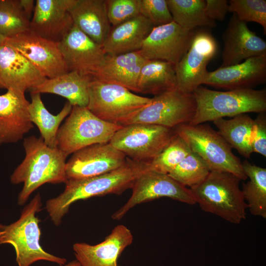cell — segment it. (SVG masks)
<instances>
[{
    "label": "cell",
    "mask_w": 266,
    "mask_h": 266,
    "mask_svg": "<svg viewBox=\"0 0 266 266\" xmlns=\"http://www.w3.org/2000/svg\"><path fill=\"white\" fill-rule=\"evenodd\" d=\"M148 169V162L127 158L123 166L110 172L93 177L68 179L63 193L46 201V209L54 225L58 226L75 201L107 194H121L131 189L137 176Z\"/></svg>",
    "instance_id": "6da1fadb"
},
{
    "label": "cell",
    "mask_w": 266,
    "mask_h": 266,
    "mask_svg": "<svg viewBox=\"0 0 266 266\" xmlns=\"http://www.w3.org/2000/svg\"><path fill=\"white\" fill-rule=\"evenodd\" d=\"M25 157L10 176L13 184L23 183L17 200L23 205L33 192L45 183H66V159L58 147L47 145L41 137L32 135L24 139Z\"/></svg>",
    "instance_id": "7a4b0ae2"
},
{
    "label": "cell",
    "mask_w": 266,
    "mask_h": 266,
    "mask_svg": "<svg viewBox=\"0 0 266 266\" xmlns=\"http://www.w3.org/2000/svg\"><path fill=\"white\" fill-rule=\"evenodd\" d=\"M240 181L230 172L212 170L202 182L189 189L196 203L203 211L238 224L245 219L247 208L239 187Z\"/></svg>",
    "instance_id": "3957f363"
},
{
    "label": "cell",
    "mask_w": 266,
    "mask_h": 266,
    "mask_svg": "<svg viewBox=\"0 0 266 266\" xmlns=\"http://www.w3.org/2000/svg\"><path fill=\"white\" fill-rule=\"evenodd\" d=\"M192 94L196 102V111L189 124L191 125L266 110V90L264 89L219 91L200 86Z\"/></svg>",
    "instance_id": "277c9868"
},
{
    "label": "cell",
    "mask_w": 266,
    "mask_h": 266,
    "mask_svg": "<svg viewBox=\"0 0 266 266\" xmlns=\"http://www.w3.org/2000/svg\"><path fill=\"white\" fill-rule=\"evenodd\" d=\"M41 198L37 194L22 210L15 222L0 224V245L9 244L14 248L18 266H30L38 261H46L63 266L66 260L45 251L40 245L41 234L36 213L41 210Z\"/></svg>",
    "instance_id": "5b68a950"
},
{
    "label": "cell",
    "mask_w": 266,
    "mask_h": 266,
    "mask_svg": "<svg viewBox=\"0 0 266 266\" xmlns=\"http://www.w3.org/2000/svg\"><path fill=\"white\" fill-rule=\"evenodd\" d=\"M176 134L188 144L192 151L198 154L210 171L230 172L241 180L247 177L242 162L232 151V148L219 133L205 124H184L173 129Z\"/></svg>",
    "instance_id": "8992f818"
},
{
    "label": "cell",
    "mask_w": 266,
    "mask_h": 266,
    "mask_svg": "<svg viewBox=\"0 0 266 266\" xmlns=\"http://www.w3.org/2000/svg\"><path fill=\"white\" fill-rule=\"evenodd\" d=\"M151 100V98L136 95L123 86L92 77L87 107L100 119L123 126Z\"/></svg>",
    "instance_id": "52a82bcc"
},
{
    "label": "cell",
    "mask_w": 266,
    "mask_h": 266,
    "mask_svg": "<svg viewBox=\"0 0 266 266\" xmlns=\"http://www.w3.org/2000/svg\"><path fill=\"white\" fill-rule=\"evenodd\" d=\"M122 126L103 121L87 107L73 106L57 135V147L67 156L86 147L109 142Z\"/></svg>",
    "instance_id": "ba28073f"
},
{
    "label": "cell",
    "mask_w": 266,
    "mask_h": 266,
    "mask_svg": "<svg viewBox=\"0 0 266 266\" xmlns=\"http://www.w3.org/2000/svg\"><path fill=\"white\" fill-rule=\"evenodd\" d=\"M174 132L172 129L147 124L122 126L110 143L126 157L138 162H149L169 143Z\"/></svg>",
    "instance_id": "9c48e42d"
},
{
    "label": "cell",
    "mask_w": 266,
    "mask_h": 266,
    "mask_svg": "<svg viewBox=\"0 0 266 266\" xmlns=\"http://www.w3.org/2000/svg\"><path fill=\"white\" fill-rule=\"evenodd\" d=\"M196 111L192 93L177 89L154 96L150 103L123 126L133 124H147L173 129L184 124H190Z\"/></svg>",
    "instance_id": "30bf717a"
},
{
    "label": "cell",
    "mask_w": 266,
    "mask_h": 266,
    "mask_svg": "<svg viewBox=\"0 0 266 266\" xmlns=\"http://www.w3.org/2000/svg\"><path fill=\"white\" fill-rule=\"evenodd\" d=\"M131 189V197L112 214L113 220H120L136 205L161 198H169L189 205L196 204L189 188L180 184L168 174L149 169L137 176Z\"/></svg>",
    "instance_id": "8fae6325"
},
{
    "label": "cell",
    "mask_w": 266,
    "mask_h": 266,
    "mask_svg": "<svg viewBox=\"0 0 266 266\" xmlns=\"http://www.w3.org/2000/svg\"><path fill=\"white\" fill-rule=\"evenodd\" d=\"M218 45L209 33H195L190 46L180 61L175 66L177 89L186 93L193 92L203 81L208 72L206 66L215 56Z\"/></svg>",
    "instance_id": "7c38bea8"
},
{
    "label": "cell",
    "mask_w": 266,
    "mask_h": 266,
    "mask_svg": "<svg viewBox=\"0 0 266 266\" xmlns=\"http://www.w3.org/2000/svg\"><path fill=\"white\" fill-rule=\"evenodd\" d=\"M4 42L24 56L47 78L68 72L58 43L43 38L30 30L5 38Z\"/></svg>",
    "instance_id": "4fadbf2b"
},
{
    "label": "cell",
    "mask_w": 266,
    "mask_h": 266,
    "mask_svg": "<svg viewBox=\"0 0 266 266\" xmlns=\"http://www.w3.org/2000/svg\"><path fill=\"white\" fill-rule=\"evenodd\" d=\"M194 31L174 21L153 28L137 52L146 60H158L176 65L188 51Z\"/></svg>",
    "instance_id": "5bb4252c"
},
{
    "label": "cell",
    "mask_w": 266,
    "mask_h": 266,
    "mask_svg": "<svg viewBox=\"0 0 266 266\" xmlns=\"http://www.w3.org/2000/svg\"><path fill=\"white\" fill-rule=\"evenodd\" d=\"M127 157L110 142L97 143L72 154L66 163L67 180L101 175L123 166Z\"/></svg>",
    "instance_id": "9a60e30c"
},
{
    "label": "cell",
    "mask_w": 266,
    "mask_h": 266,
    "mask_svg": "<svg viewBox=\"0 0 266 266\" xmlns=\"http://www.w3.org/2000/svg\"><path fill=\"white\" fill-rule=\"evenodd\" d=\"M58 46L68 71L92 77L102 64L106 54L97 44L74 24Z\"/></svg>",
    "instance_id": "2e32d148"
},
{
    "label": "cell",
    "mask_w": 266,
    "mask_h": 266,
    "mask_svg": "<svg viewBox=\"0 0 266 266\" xmlns=\"http://www.w3.org/2000/svg\"><path fill=\"white\" fill-rule=\"evenodd\" d=\"M77 0H36L29 30L59 43L73 25L69 10Z\"/></svg>",
    "instance_id": "e0dca14e"
},
{
    "label": "cell",
    "mask_w": 266,
    "mask_h": 266,
    "mask_svg": "<svg viewBox=\"0 0 266 266\" xmlns=\"http://www.w3.org/2000/svg\"><path fill=\"white\" fill-rule=\"evenodd\" d=\"M222 54L224 67L240 63L248 58L266 55V42L251 31L246 22L233 13L222 34Z\"/></svg>",
    "instance_id": "ac0fdd59"
},
{
    "label": "cell",
    "mask_w": 266,
    "mask_h": 266,
    "mask_svg": "<svg viewBox=\"0 0 266 266\" xmlns=\"http://www.w3.org/2000/svg\"><path fill=\"white\" fill-rule=\"evenodd\" d=\"M266 81V55L253 57L236 65L208 71L203 84L231 90L253 89Z\"/></svg>",
    "instance_id": "d6986e66"
},
{
    "label": "cell",
    "mask_w": 266,
    "mask_h": 266,
    "mask_svg": "<svg viewBox=\"0 0 266 266\" xmlns=\"http://www.w3.org/2000/svg\"><path fill=\"white\" fill-rule=\"evenodd\" d=\"M133 238L130 229L119 225L100 243L96 245L75 243L73 250L81 266H119L118 259L132 243Z\"/></svg>",
    "instance_id": "ffe728a7"
},
{
    "label": "cell",
    "mask_w": 266,
    "mask_h": 266,
    "mask_svg": "<svg viewBox=\"0 0 266 266\" xmlns=\"http://www.w3.org/2000/svg\"><path fill=\"white\" fill-rule=\"evenodd\" d=\"M47 79L24 56L4 41L0 45V88L25 93Z\"/></svg>",
    "instance_id": "44dd1931"
},
{
    "label": "cell",
    "mask_w": 266,
    "mask_h": 266,
    "mask_svg": "<svg viewBox=\"0 0 266 266\" xmlns=\"http://www.w3.org/2000/svg\"><path fill=\"white\" fill-rule=\"evenodd\" d=\"M29 104L20 91L10 89L0 95V145L19 141L33 128Z\"/></svg>",
    "instance_id": "7402d4cb"
},
{
    "label": "cell",
    "mask_w": 266,
    "mask_h": 266,
    "mask_svg": "<svg viewBox=\"0 0 266 266\" xmlns=\"http://www.w3.org/2000/svg\"><path fill=\"white\" fill-rule=\"evenodd\" d=\"M146 60L137 51L116 55L106 54L102 64L92 78L137 92L138 76Z\"/></svg>",
    "instance_id": "603a6c76"
},
{
    "label": "cell",
    "mask_w": 266,
    "mask_h": 266,
    "mask_svg": "<svg viewBox=\"0 0 266 266\" xmlns=\"http://www.w3.org/2000/svg\"><path fill=\"white\" fill-rule=\"evenodd\" d=\"M153 28L148 19L139 14L111 27L102 48L106 54L112 55L138 51Z\"/></svg>",
    "instance_id": "cb8c5ba5"
},
{
    "label": "cell",
    "mask_w": 266,
    "mask_h": 266,
    "mask_svg": "<svg viewBox=\"0 0 266 266\" xmlns=\"http://www.w3.org/2000/svg\"><path fill=\"white\" fill-rule=\"evenodd\" d=\"M69 12L73 24L102 46L111 28L105 0H77Z\"/></svg>",
    "instance_id": "d4e9b609"
},
{
    "label": "cell",
    "mask_w": 266,
    "mask_h": 266,
    "mask_svg": "<svg viewBox=\"0 0 266 266\" xmlns=\"http://www.w3.org/2000/svg\"><path fill=\"white\" fill-rule=\"evenodd\" d=\"M92 77L75 71H69L53 78H47L30 92L50 93L66 99L71 105L87 107Z\"/></svg>",
    "instance_id": "484cf974"
},
{
    "label": "cell",
    "mask_w": 266,
    "mask_h": 266,
    "mask_svg": "<svg viewBox=\"0 0 266 266\" xmlns=\"http://www.w3.org/2000/svg\"><path fill=\"white\" fill-rule=\"evenodd\" d=\"M175 65L158 60H146L137 81V92L156 96L177 89Z\"/></svg>",
    "instance_id": "4316f807"
},
{
    "label": "cell",
    "mask_w": 266,
    "mask_h": 266,
    "mask_svg": "<svg viewBox=\"0 0 266 266\" xmlns=\"http://www.w3.org/2000/svg\"><path fill=\"white\" fill-rule=\"evenodd\" d=\"M31 97L29 111L31 122L37 127L40 137L47 145L57 147V135L60 124L70 114L72 106L67 101L58 114L53 115L45 107L40 93L31 92Z\"/></svg>",
    "instance_id": "83f0119b"
},
{
    "label": "cell",
    "mask_w": 266,
    "mask_h": 266,
    "mask_svg": "<svg viewBox=\"0 0 266 266\" xmlns=\"http://www.w3.org/2000/svg\"><path fill=\"white\" fill-rule=\"evenodd\" d=\"M218 132L230 145L243 157L249 158L254 119L247 114H241L230 119L220 118L213 121Z\"/></svg>",
    "instance_id": "f1b7e54d"
},
{
    "label": "cell",
    "mask_w": 266,
    "mask_h": 266,
    "mask_svg": "<svg viewBox=\"0 0 266 266\" xmlns=\"http://www.w3.org/2000/svg\"><path fill=\"white\" fill-rule=\"evenodd\" d=\"M242 169L249 180L243 183L242 192L250 213L266 218V168L245 160Z\"/></svg>",
    "instance_id": "f546056e"
},
{
    "label": "cell",
    "mask_w": 266,
    "mask_h": 266,
    "mask_svg": "<svg viewBox=\"0 0 266 266\" xmlns=\"http://www.w3.org/2000/svg\"><path fill=\"white\" fill-rule=\"evenodd\" d=\"M166 0L173 21L182 28L193 31L198 27L216 26L215 21L206 14L204 0Z\"/></svg>",
    "instance_id": "4dcf8cb0"
},
{
    "label": "cell",
    "mask_w": 266,
    "mask_h": 266,
    "mask_svg": "<svg viewBox=\"0 0 266 266\" xmlns=\"http://www.w3.org/2000/svg\"><path fill=\"white\" fill-rule=\"evenodd\" d=\"M187 142L174 133L167 146L150 161L149 169L164 174H169L191 152Z\"/></svg>",
    "instance_id": "1f68e13d"
},
{
    "label": "cell",
    "mask_w": 266,
    "mask_h": 266,
    "mask_svg": "<svg viewBox=\"0 0 266 266\" xmlns=\"http://www.w3.org/2000/svg\"><path fill=\"white\" fill-rule=\"evenodd\" d=\"M210 172L203 160L191 151L168 174L181 185L191 188L202 182Z\"/></svg>",
    "instance_id": "d6a6232c"
},
{
    "label": "cell",
    "mask_w": 266,
    "mask_h": 266,
    "mask_svg": "<svg viewBox=\"0 0 266 266\" xmlns=\"http://www.w3.org/2000/svg\"><path fill=\"white\" fill-rule=\"evenodd\" d=\"M30 20L18 0H0V34L10 37L29 30Z\"/></svg>",
    "instance_id": "836d02e7"
},
{
    "label": "cell",
    "mask_w": 266,
    "mask_h": 266,
    "mask_svg": "<svg viewBox=\"0 0 266 266\" xmlns=\"http://www.w3.org/2000/svg\"><path fill=\"white\" fill-rule=\"evenodd\" d=\"M228 11L234 13L242 21L254 22L261 25L266 33V0H231Z\"/></svg>",
    "instance_id": "e575fe53"
},
{
    "label": "cell",
    "mask_w": 266,
    "mask_h": 266,
    "mask_svg": "<svg viewBox=\"0 0 266 266\" xmlns=\"http://www.w3.org/2000/svg\"><path fill=\"white\" fill-rule=\"evenodd\" d=\"M108 18L111 27L140 14L139 0H105Z\"/></svg>",
    "instance_id": "d590c367"
},
{
    "label": "cell",
    "mask_w": 266,
    "mask_h": 266,
    "mask_svg": "<svg viewBox=\"0 0 266 266\" xmlns=\"http://www.w3.org/2000/svg\"><path fill=\"white\" fill-rule=\"evenodd\" d=\"M139 13L148 19L154 27L173 21L166 0H139Z\"/></svg>",
    "instance_id": "8d00e7d4"
},
{
    "label": "cell",
    "mask_w": 266,
    "mask_h": 266,
    "mask_svg": "<svg viewBox=\"0 0 266 266\" xmlns=\"http://www.w3.org/2000/svg\"><path fill=\"white\" fill-rule=\"evenodd\" d=\"M251 147L253 152L266 156V115L265 112L259 113L254 119Z\"/></svg>",
    "instance_id": "74e56055"
},
{
    "label": "cell",
    "mask_w": 266,
    "mask_h": 266,
    "mask_svg": "<svg viewBox=\"0 0 266 266\" xmlns=\"http://www.w3.org/2000/svg\"><path fill=\"white\" fill-rule=\"evenodd\" d=\"M205 10L207 16L214 21H223L228 11L227 0H205Z\"/></svg>",
    "instance_id": "f35d334b"
},
{
    "label": "cell",
    "mask_w": 266,
    "mask_h": 266,
    "mask_svg": "<svg viewBox=\"0 0 266 266\" xmlns=\"http://www.w3.org/2000/svg\"><path fill=\"white\" fill-rule=\"evenodd\" d=\"M18 2L25 15L31 20L35 7V2L33 0H18Z\"/></svg>",
    "instance_id": "ab89813d"
},
{
    "label": "cell",
    "mask_w": 266,
    "mask_h": 266,
    "mask_svg": "<svg viewBox=\"0 0 266 266\" xmlns=\"http://www.w3.org/2000/svg\"><path fill=\"white\" fill-rule=\"evenodd\" d=\"M62 266H81V265L76 260H75Z\"/></svg>",
    "instance_id": "60d3db41"
},
{
    "label": "cell",
    "mask_w": 266,
    "mask_h": 266,
    "mask_svg": "<svg viewBox=\"0 0 266 266\" xmlns=\"http://www.w3.org/2000/svg\"><path fill=\"white\" fill-rule=\"evenodd\" d=\"M5 39V37L0 34V45L3 43Z\"/></svg>",
    "instance_id": "b9f144b4"
}]
</instances>
